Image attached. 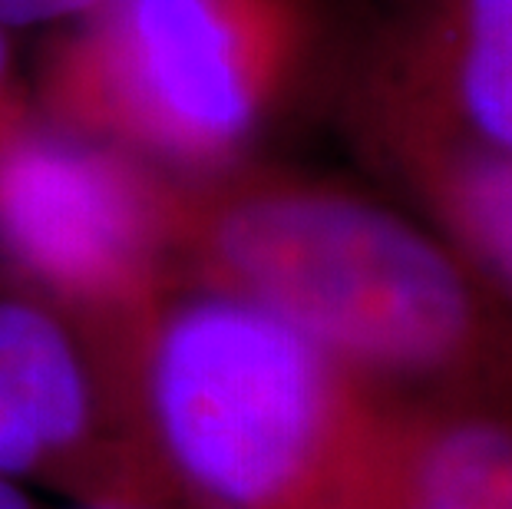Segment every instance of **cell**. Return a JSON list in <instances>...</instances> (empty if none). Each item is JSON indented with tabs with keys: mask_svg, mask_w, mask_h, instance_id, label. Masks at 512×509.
I'll return each mask as SVG.
<instances>
[{
	"mask_svg": "<svg viewBox=\"0 0 512 509\" xmlns=\"http://www.w3.org/2000/svg\"><path fill=\"white\" fill-rule=\"evenodd\" d=\"M166 205L179 281L271 311L394 404L512 414V321L403 202L245 159L166 176Z\"/></svg>",
	"mask_w": 512,
	"mask_h": 509,
	"instance_id": "obj_1",
	"label": "cell"
},
{
	"mask_svg": "<svg viewBox=\"0 0 512 509\" xmlns=\"http://www.w3.org/2000/svg\"><path fill=\"white\" fill-rule=\"evenodd\" d=\"M123 374L182 509H370L403 410L288 321L192 281L139 324Z\"/></svg>",
	"mask_w": 512,
	"mask_h": 509,
	"instance_id": "obj_2",
	"label": "cell"
},
{
	"mask_svg": "<svg viewBox=\"0 0 512 509\" xmlns=\"http://www.w3.org/2000/svg\"><path fill=\"white\" fill-rule=\"evenodd\" d=\"M311 37L304 0H100L50 47L37 113L166 176H209L252 159Z\"/></svg>",
	"mask_w": 512,
	"mask_h": 509,
	"instance_id": "obj_3",
	"label": "cell"
},
{
	"mask_svg": "<svg viewBox=\"0 0 512 509\" xmlns=\"http://www.w3.org/2000/svg\"><path fill=\"white\" fill-rule=\"evenodd\" d=\"M0 272L123 367L139 324L179 285L166 172L53 126L37 106L0 119Z\"/></svg>",
	"mask_w": 512,
	"mask_h": 509,
	"instance_id": "obj_4",
	"label": "cell"
},
{
	"mask_svg": "<svg viewBox=\"0 0 512 509\" xmlns=\"http://www.w3.org/2000/svg\"><path fill=\"white\" fill-rule=\"evenodd\" d=\"M0 476L60 503L172 496L116 357L67 314L10 285H0Z\"/></svg>",
	"mask_w": 512,
	"mask_h": 509,
	"instance_id": "obj_5",
	"label": "cell"
},
{
	"mask_svg": "<svg viewBox=\"0 0 512 509\" xmlns=\"http://www.w3.org/2000/svg\"><path fill=\"white\" fill-rule=\"evenodd\" d=\"M344 96L512 156V0H384Z\"/></svg>",
	"mask_w": 512,
	"mask_h": 509,
	"instance_id": "obj_6",
	"label": "cell"
},
{
	"mask_svg": "<svg viewBox=\"0 0 512 509\" xmlns=\"http://www.w3.org/2000/svg\"><path fill=\"white\" fill-rule=\"evenodd\" d=\"M344 123L394 199L460 255L512 321V156L351 96H344Z\"/></svg>",
	"mask_w": 512,
	"mask_h": 509,
	"instance_id": "obj_7",
	"label": "cell"
},
{
	"mask_svg": "<svg viewBox=\"0 0 512 509\" xmlns=\"http://www.w3.org/2000/svg\"><path fill=\"white\" fill-rule=\"evenodd\" d=\"M370 509H512V414L473 404L403 407Z\"/></svg>",
	"mask_w": 512,
	"mask_h": 509,
	"instance_id": "obj_8",
	"label": "cell"
},
{
	"mask_svg": "<svg viewBox=\"0 0 512 509\" xmlns=\"http://www.w3.org/2000/svg\"><path fill=\"white\" fill-rule=\"evenodd\" d=\"M100 0H0V27L73 24Z\"/></svg>",
	"mask_w": 512,
	"mask_h": 509,
	"instance_id": "obj_9",
	"label": "cell"
},
{
	"mask_svg": "<svg viewBox=\"0 0 512 509\" xmlns=\"http://www.w3.org/2000/svg\"><path fill=\"white\" fill-rule=\"evenodd\" d=\"M53 509H182V503L159 493H116V496H93V500H70Z\"/></svg>",
	"mask_w": 512,
	"mask_h": 509,
	"instance_id": "obj_10",
	"label": "cell"
},
{
	"mask_svg": "<svg viewBox=\"0 0 512 509\" xmlns=\"http://www.w3.org/2000/svg\"><path fill=\"white\" fill-rule=\"evenodd\" d=\"M27 96L24 90L17 86L14 77V67H10V47H7V37H4V27H0V119L14 116L20 110H27Z\"/></svg>",
	"mask_w": 512,
	"mask_h": 509,
	"instance_id": "obj_11",
	"label": "cell"
},
{
	"mask_svg": "<svg viewBox=\"0 0 512 509\" xmlns=\"http://www.w3.org/2000/svg\"><path fill=\"white\" fill-rule=\"evenodd\" d=\"M0 509H50V506H43V500L34 490L0 476Z\"/></svg>",
	"mask_w": 512,
	"mask_h": 509,
	"instance_id": "obj_12",
	"label": "cell"
}]
</instances>
